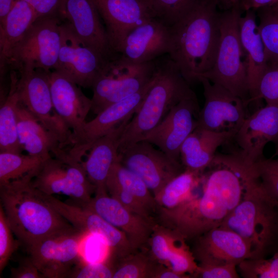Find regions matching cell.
<instances>
[{
	"instance_id": "obj_9",
	"label": "cell",
	"mask_w": 278,
	"mask_h": 278,
	"mask_svg": "<svg viewBox=\"0 0 278 278\" xmlns=\"http://www.w3.org/2000/svg\"><path fill=\"white\" fill-rule=\"evenodd\" d=\"M17 77L16 87L20 101L66 150L73 145V133L57 113L52 101L47 72L24 70Z\"/></svg>"
},
{
	"instance_id": "obj_13",
	"label": "cell",
	"mask_w": 278,
	"mask_h": 278,
	"mask_svg": "<svg viewBox=\"0 0 278 278\" xmlns=\"http://www.w3.org/2000/svg\"><path fill=\"white\" fill-rule=\"evenodd\" d=\"M204 102L199 111L197 126L216 132L236 134L246 118L247 104L222 86L200 77Z\"/></svg>"
},
{
	"instance_id": "obj_34",
	"label": "cell",
	"mask_w": 278,
	"mask_h": 278,
	"mask_svg": "<svg viewBox=\"0 0 278 278\" xmlns=\"http://www.w3.org/2000/svg\"><path fill=\"white\" fill-rule=\"evenodd\" d=\"M138 251L116 260L113 278H153L159 263L150 253Z\"/></svg>"
},
{
	"instance_id": "obj_12",
	"label": "cell",
	"mask_w": 278,
	"mask_h": 278,
	"mask_svg": "<svg viewBox=\"0 0 278 278\" xmlns=\"http://www.w3.org/2000/svg\"><path fill=\"white\" fill-rule=\"evenodd\" d=\"M87 235L74 228L48 237L27 249L29 258L42 277H67L80 260V246Z\"/></svg>"
},
{
	"instance_id": "obj_35",
	"label": "cell",
	"mask_w": 278,
	"mask_h": 278,
	"mask_svg": "<svg viewBox=\"0 0 278 278\" xmlns=\"http://www.w3.org/2000/svg\"><path fill=\"white\" fill-rule=\"evenodd\" d=\"M256 11L268 63L278 62V5L263 7Z\"/></svg>"
},
{
	"instance_id": "obj_14",
	"label": "cell",
	"mask_w": 278,
	"mask_h": 278,
	"mask_svg": "<svg viewBox=\"0 0 278 278\" xmlns=\"http://www.w3.org/2000/svg\"><path fill=\"white\" fill-rule=\"evenodd\" d=\"M60 28L61 47L53 71L79 86L92 88L107 60L83 42L62 20Z\"/></svg>"
},
{
	"instance_id": "obj_10",
	"label": "cell",
	"mask_w": 278,
	"mask_h": 278,
	"mask_svg": "<svg viewBox=\"0 0 278 278\" xmlns=\"http://www.w3.org/2000/svg\"><path fill=\"white\" fill-rule=\"evenodd\" d=\"M119 161L144 181L154 197L185 169L180 161L172 159L144 141L132 144L120 151Z\"/></svg>"
},
{
	"instance_id": "obj_7",
	"label": "cell",
	"mask_w": 278,
	"mask_h": 278,
	"mask_svg": "<svg viewBox=\"0 0 278 278\" xmlns=\"http://www.w3.org/2000/svg\"><path fill=\"white\" fill-rule=\"evenodd\" d=\"M157 65L158 59L134 63L118 54L106 60L92 88L91 110L97 115L110 105L140 91L153 80Z\"/></svg>"
},
{
	"instance_id": "obj_8",
	"label": "cell",
	"mask_w": 278,
	"mask_h": 278,
	"mask_svg": "<svg viewBox=\"0 0 278 278\" xmlns=\"http://www.w3.org/2000/svg\"><path fill=\"white\" fill-rule=\"evenodd\" d=\"M62 20L58 16L38 18L13 48L7 67L50 71L56 65L61 47Z\"/></svg>"
},
{
	"instance_id": "obj_2",
	"label": "cell",
	"mask_w": 278,
	"mask_h": 278,
	"mask_svg": "<svg viewBox=\"0 0 278 278\" xmlns=\"http://www.w3.org/2000/svg\"><path fill=\"white\" fill-rule=\"evenodd\" d=\"M216 0H198L170 26L169 58L190 84L210 71L220 40L219 12Z\"/></svg>"
},
{
	"instance_id": "obj_11",
	"label": "cell",
	"mask_w": 278,
	"mask_h": 278,
	"mask_svg": "<svg viewBox=\"0 0 278 278\" xmlns=\"http://www.w3.org/2000/svg\"><path fill=\"white\" fill-rule=\"evenodd\" d=\"M32 183L44 194L66 195L79 206L90 201L96 189L81 163H68L52 157L44 161Z\"/></svg>"
},
{
	"instance_id": "obj_44",
	"label": "cell",
	"mask_w": 278,
	"mask_h": 278,
	"mask_svg": "<svg viewBox=\"0 0 278 278\" xmlns=\"http://www.w3.org/2000/svg\"><path fill=\"white\" fill-rule=\"evenodd\" d=\"M13 232L5 213L0 206V271L7 265L13 253L18 247L13 237Z\"/></svg>"
},
{
	"instance_id": "obj_51",
	"label": "cell",
	"mask_w": 278,
	"mask_h": 278,
	"mask_svg": "<svg viewBox=\"0 0 278 278\" xmlns=\"http://www.w3.org/2000/svg\"><path fill=\"white\" fill-rule=\"evenodd\" d=\"M218 6L224 10L229 9L239 4L241 0H216Z\"/></svg>"
},
{
	"instance_id": "obj_31",
	"label": "cell",
	"mask_w": 278,
	"mask_h": 278,
	"mask_svg": "<svg viewBox=\"0 0 278 278\" xmlns=\"http://www.w3.org/2000/svg\"><path fill=\"white\" fill-rule=\"evenodd\" d=\"M202 174L185 169L154 196L158 205L171 209L190 199L194 195L195 188L201 183Z\"/></svg>"
},
{
	"instance_id": "obj_21",
	"label": "cell",
	"mask_w": 278,
	"mask_h": 278,
	"mask_svg": "<svg viewBox=\"0 0 278 278\" xmlns=\"http://www.w3.org/2000/svg\"><path fill=\"white\" fill-rule=\"evenodd\" d=\"M47 75L54 107L72 132L73 146L83 135L92 100L83 94L80 86L64 76L55 71H48Z\"/></svg>"
},
{
	"instance_id": "obj_5",
	"label": "cell",
	"mask_w": 278,
	"mask_h": 278,
	"mask_svg": "<svg viewBox=\"0 0 278 278\" xmlns=\"http://www.w3.org/2000/svg\"><path fill=\"white\" fill-rule=\"evenodd\" d=\"M195 95L169 57L161 60L158 59L154 77L139 108L121 134L119 152L140 141L163 120L173 106Z\"/></svg>"
},
{
	"instance_id": "obj_26",
	"label": "cell",
	"mask_w": 278,
	"mask_h": 278,
	"mask_svg": "<svg viewBox=\"0 0 278 278\" xmlns=\"http://www.w3.org/2000/svg\"><path fill=\"white\" fill-rule=\"evenodd\" d=\"M255 11H246L245 14L240 16L239 22L240 39L247 74L249 103L256 102L259 82L269 66Z\"/></svg>"
},
{
	"instance_id": "obj_3",
	"label": "cell",
	"mask_w": 278,
	"mask_h": 278,
	"mask_svg": "<svg viewBox=\"0 0 278 278\" xmlns=\"http://www.w3.org/2000/svg\"><path fill=\"white\" fill-rule=\"evenodd\" d=\"M27 177L0 185V197L14 235L26 248L74 227L45 199Z\"/></svg>"
},
{
	"instance_id": "obj_30",
	"label": "cell",
	"mask_w": 278,
	"mask_h": 278,
	"mask_svg": "<svg viewBox=\"0 0 278 278\" xmlns=\"http://www.w3.org/2000/svg\"><path fill=\"white\" fill-rule=\"evenodd\" d=\"M17 76L11 75L9 92L1 99L0 152L21 153L23 151L19 143L18 133L17 109L20 99L16 90Z\"/></svg>"
},
{
	"instance_id": "obj_27",
	"label": "cell",
	"mask_w": 278,
	"mask_h": 278,
	"mask_svg": "<svg viewBox=\"0 0 278 278\" xmlns=\"http://www.w3.org/2000/svg\"><path fill=\"white\" fill-rule=\"evenodd\" d=\"M130 119L94 142L86 153L85 161L81 162L89 180L96 187L95 192L107 191L106 181L112 166L119 160L120 137Z\"/></svg>"
},
{
	"instance_id": "obj_39",
	"label": "cell",
	"mask_w": 278,
	"mask_h": 278,
	"mask_svg": "<svg viewBox=\"0 0 278 278\" xmlns=\"http://www.w3.org/2000/svg\"><path fill=\"white\" fill-rule=\"evenodd\" d=\"M158 18L171 26L186 14L198 0H151Z\"/></svg>"
},
{
	"instance_id": "obj_53",
	"label": "cell",
	"mask_w": 278,
	"mask_h": 278,
	"mask_svg": "<svg viewBox=\"0 0 278 278\" xmlns=\"http://www.w3.org/2000/svg\"><path fill=\"white\" fill-rule=\"evenodd\" d=\"M278 5V4H277Z\"/></svg>"
},
{
	"instance_id": "obj_41",
	"label": "cell",
	"mask_w": 278,
	"mask_h": 278,
	"mask_svg": "<svg viewBox=\"0 0 278 278\" xmlns=\"http://www.w3.org/2000/svg\"><path fill=\"white\" fill-rule=\"evenodd\" d=\"M116 259L109 255L104 260L95 263L76 264L68 273V278H113Z\"/></svg>"
},
{
	"instance_id": "obj_28",
	"label": "cell",
	"mask_w": 278,
	"mask_h": 278,
	"mask_svg": "<svg viewBox=\"0 0 278 278\" xmlns=\"http://www.w3.org/2000/svg\"><path fill=\"white\" fill-rule=\"evenodd\" d=\"M235 135L231 132H216L197 126L181 147L182 165L185 169L203 173L214 160L218 148Z\"/></svg>"
},
{
	"instance_id": "obj_6",
	"label": "cell",
	"mask_w": 278,
	"mask_h": 278,
	"mask_svg": "<svg viewBox=\"0 0 278 278\" xmlns=\"http://www.w3.org/2000/svg\"><path fill=\"white\" fill-rule=\"evenodd\" d=\"M242 11L239 3L219 12L220 36L216 60L212 68L200 77L222 86L247 105L250 95L239 28Z\"/></svg>"
},
{
	"instance_id": "obj_52",
	"label": "cell",
	"mask_w": 278,
	"mask_h": 278,
	"mask_svg": "<svg viewBox=\"0 0 278 278\" xmlns=\"http://www.w3.org/2000/svg\"><path fill=\"white\" fill-rule=\"evenodd\" d=\"M273 143L275 145V154L278 156V136L273 141Z\"/></svg>"
},
{
	"instance_id": "obj_37",
	"label": "cell",
	"mask_w": 278,
	"mask_h": 278,
	"mask_svg": "<svg viewBox=\"0 0 278 278\" xmlns=\"http://www.w3.org/2000/svg\"><path fill=\"white\" fill-rule=\"evenodd\" d=\"M250 168L267 194L278 202V156L275 159L264 157L251 164Z\"/></svg>"
},
{
	"instance_id": "obj_50",
	"label": "cell",
	"mask_w": 278,
	"mask_h": 278,
	"mask_svg": "<svg viewBox=\"0 0 278 278\" xmlns=\"http://www.w3.org/2000/svg\"><path fill=\"white\" fill-rule=\"evenodd\" d=\"M14 2L15 0H0V25L4 23Z\"/></svg>"
},
{
	"instance_id": "obj_20",
	"label": "cell",
	"mask_w": 278,
	"mask_h": 278,
	"mask_svg": "<svg viewBox=\"0 0 278 278\" xmlns=\"http://www.w3.org/2000/svg\"><path fill=\"white\" fill-rule=\"evenodd\" d=\"M152 80L140 91L110 105L94 119L86 122L81 138L68 152L71 159L81 162L94 142L131 119L139 108Z\"/></svg>"
},
{
	"instance_id": "obj_16",
	"label": "cell",
	"mask_w": 278,
	"mask_h": 278,
	"mask_svg": "<svg viewBox=\"0 0 278 278\" xmlns=\"http://www.w3.org/2000/svg\"><path fill=\"white\" fill-rule=\"evenodd\" d=\"M42 194L47 202L74 228L101 238L110 255L120 259L135 252L126 234L96 213L81 206L63 202L53 195Z\"/></svg>"
},
{
	"instance_id": "obj_29",
	"label": "cell",
	"mask_w": 278,
	"mask_h": 278,
	"mask_svg": "<svg viewBox=\"0 0 278 278\" xmlns=\"http://www.w3.org/2000/svg\"><path fill=\"white\" fill-rule=\"evenodd\" d=\"M32 8L24 0H15L4 23L0 25L1 72L6 70L11 53L38 19Z\"/></svg>"
},
{
	"instance_id": "obj_15",
	"label": "cell",
	"mask_w": 278,
	"mask_h": 278,
	"mask_svg": "<svg viewBox=\"0 0 278 278\" xmlns=\"http://www.w3.org/2000/svg\"><path fill=\"white\" fill-rule=\"evenodd\" d=\"M199 111L196 95L183 99L140 141L152 144L170 158L180 161L181 147L197 127Z\"/></svg>"
},
{
	"instance_id": "obj_38",
	"label": "cell",
	"mask_w": 278,
	"mask_h": 278,
	"mask_svg": "<svg viewBox=\"0 0 278 278\" xmlns=\"http://www.w3.org/2000/svg\"><path fill=\"white\" fill-rule=\"evenodd\" d=\"M268 259L249 258L238 265L240 275L244 278H278V250Z\"/></svg>"
},
{
	"instance_id": "obj_49",
	"label": "cell",
	"mask_w": 278,
	"mask_h": 278,
	"mask_svg": "<svg viewBox=\"0 0 278 278\" xmlns=\"http://www.w3.org/2000/svg\"><path fill=\"white\" fill-rule=\"evenodd\" d=\"M189 274L177 273L163 264L159 263L153 274V278H188Z\"/></svg>"
},
{
	"instance_id": "obj_42",
	"label": "cell",
	"mask_w": 278,
	"mask_h": 278,
	"mask_svg": "<svg viewBox=\"0 0 278 278\" xmlns=\"http://www.w3.org/2000/svg\"><path fill=\"white\" fill-rule=\"evenodd\" d=\"M260 99L268 105L278 103V62L269 64L260 79L256 102Z\"/></svg>"
},
{
	"instance_id": "obj_40",
	"label": "cell",
	"mask_w": 278,
	"mask_h": 278,
	"mask_svg": "<svg viewBox=\"0 0 278 278\" xmlns=\"http://www.w3.org/2000/svg\"><path fill=\"white\" fill-rule=\"evenodd\" d=\"M185 241V239H182L173 247L165 266L180 274H189L192 277L197 269L198 264Z\"/></svg>"
},
{
	"instance_id": "obj_23",
	"label": "cell",
	"mask_w": 278,
	"mask_h": 278,
	"mask_svg": "<svg viewBox=\"0 0 278 278\" xmlns=\"http://www.w3.org/2000/svg\"><path fill=\"white\" fill-rule=\"evenodd\" d=\"M170 26L158 18L149 19L133 29L121 44L118 54L125 60L143 63L169 54Z\"/></svg>"
},
{
	"instance_id": "obj_48",
	"label": "cell",
	"mask_w": 278,
	"mask_h": 278,
	"mask_svg": "<svg viewBox=\"0 0 278 278\" xmlns=\"http://www.w3.org/2000/svg\"><path fill=\"white\" fill-rule=\"evenodd\" d=\"M278 4V0H241L240 2L242 11H246Z\"/></svg>"
},
{
	"instance_id": "obj_45",
	"label": "cell",
	"mask_w": 278,
	"mask_h": 278,
	"mask_svg": "<svg viewBox=\"0 0 278 278\" xmlns=\"http://www.w3.org/2000/svg\"><path fill=\"white\" fill-rule=\"evenodd\" d=\"M235 264L204 265L198 264V267L192 277L238 278Z\"/></svg>"
},
{
	"instance_id": "obj_32",
	"label": "cell",
	"mask_w": 278,
	"mask_h": 278,
	"mask_svg": "<svg viewBox=\"0 0 278 278\" xmlns=\"http://www.w3.org/2000/svg\"><path fill=\"white\" fill-rule=\"evenodd\" d=\"M106 183L115 184L128 191L157 215L159 206L153 195L144 181L119 160L112 166Z\"/></svg>"
},
{
	"instance_id": "obj_22",
	"label": "cell",
	"mask_w": 278,
	"mask_h": 278,
	"mask_svg": "<svg viewBox=\"0 0 278 278\" xmlns=\"http://www.w3.org/2000/svg\"><path fill=\"white\" fill-rule=\"evenodd\" d=\"M60 17L85 43L106 60L113 50L100 16L92 0H64Z\"/></svg>"
},
{
	"instance_id": "obj_19",
	"label": "cell",
	"mask_w": 278,
	"mask_h": 278,
	"mask_svg": "<svg viewBox=\"0 0 278 278\" xmlns=\"http://www.w3.org/2000/svg\"><path fill=\"white\" fill-rule=\"evenodd\" d=\"M192 251L200 264H235L251 258L247 242L232 230L220 225L194 239Z\"/></svg>"
},
{
	"instance_id": "obj_4",
	"label": "cell",
	"mask_w": 278,
	"mask_h": 278,
	"mask_svg": "<svg viewBox=\"0 0 278 278\" xmlns=\"http://www.w3.org/2000/svg\"><path fill=\"white\" fill-rule=\"evenodd\" d=\"M251 171L241 199L220 225L247 242L251 258H266L278 250V202Z\"/></svg>"
},
{
	"instance_id": "obj_17",
	"label": "cell",
	"mask_w": 278,
	"mask_h": 278,
	"mask_svg": "<svg viewBox=\"0 0 278 278\" xmlns=\"http://www.w3.org/2000/svg\"><path fill=\"white\" fill-rule=\"evenodd\" d=\"M103 21L111 46L118 54L128 34L157 18L151 0H92Z\"/></svg>"
},
{
	"instance_id": "obj_47",
	"label": "cell",
	"mask_w": 278,
	"mask_h": 278,
	"mask_svg": "<svg viewBox=\"0 0 278 278\" xmlns=\"http://www.w3.org/2000/svg\"><path fill=\"white\" fill-rule=\"evenodd\" d=\"M10 277L13 278H41L42 275L30 258L22 262L10 270Z\"/></svg>"
},
{
	"instance_id": "obj_46",
	"label": "cell",
	"mask_w": 278,
	"mask_h": 278,
	"mask_svg": "<svg viewBox=\"0 0 278 278\" xmlns=\"http://www.w3.org/2000/svg\"><path fill=\"white\" fill-rule=\"evenodd\" d=\"M34 10L38 18L60 17L64 0H24Z\"/></svg>"
},
{
	"instance_id": "obj_24",
	"label": "cell",
	"mask_w": 278,
	"mask_h": 278,
	"mask_svg": "<svg viewBox=\"0 0 278 278\" xmlns=\"http://www.w3.org/2000/svg\"><path fill=\"white\" fill-rule=\"evenodd\" d=\"M278 136V103L259 108L246 117L235 134L237 152L251 164L263 158L264 149Z\"/></svg>"
},
{
	"instance_id": "obj_18",
	"label": "cell",
	"mask_w": 278,
	"mask_h": 278,
	"mask_svg": "<svg viewBox=\"0 0 278 278\" xmlns=\"http://www.w3.org/2000/svg\"><path fill=\"white\" fill-rule=\"evenodd\" d=\"M81 206L96 213L123 231L134 251L144 249L148 245L157 222L132 212L107 191L95 192V196Z\"/></svg>"
},
{
	"instance_id": "obj_1",
	"label": "cell",
	"mask_w": 278,
	"mask_h": 278,
	"mask_svg": "<svg viewBox=\"0 0 278 278\" xmlns=\"http://www.w3.org/2000/svg\"><path fill=\"white\" fill-rule=\"evenodd\" d=\"M250 174V165L237 152L216 153L202 174L201 194L173 208L159 206L157 222L186 240L220 226L241 199Z\"/></svg>"
},
{
	"instance_id": "obj_36",
	"label": "cell",
	"mask_w": 278,
	"mask_h": 278,
	"mask_svg": "<svg viewBox=\"0 0 278 278\" xmlns=\"http://www.w3.org/2000/svg\"><path fill=\"white\" fill-rule=\"evenodd\" d=\"M184 239L173 230L157 222L149 240L150 254L158 262L166 265L173 247Z\"/></svg>"
},
{
	"instance_id": "obj_43",
	"label": "cell",
	"mask_w": 278,
	"mask_h": 278,
	"mask_svg": "<svg viewBox=\"0 0 278 278\" xmlns=\"http://www.w3.org/2000/svg\"><path fill=\"white\" fill-rule=\"evenodd\" d=\"M108 194L132 212L146 218L155 220V214L128 191L114 184L106 183Z\"/></svg>"
},
{
	"instance_id": "obj_33",
	"label": "cell",
	"mask_w": 278,
	"mask_h": 278,
	"mask_svg": "<svg viewBox=\"0 0 278 278\" xmlns=\"http://www.w3.org/2000/svg\"><path fill=\"white\" fill-rule=\"evenodd\" d=\"M47 159L22 153L0 152V185L27 177L34 178Z\"/></svg>"
},
{
	"instance_id": "obj_25",
	"label": "cell",
	"mask_w": 278,
	"mask_h": 278,
	"mask_svg": "<svg viewBox=\"0 0 278 278\" xmlns=\"http://www.w3.org/2000/svg\"><path fill=\"white\" fill-rule=\"evenodd\" d=\"M17 122L19 141L23 151L30 155L45 158L51 157L52 154L63 161H68V151L59 139L48 130L20 100L17 109Z\"/></svg>"
}]
</instances>
